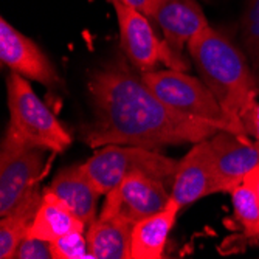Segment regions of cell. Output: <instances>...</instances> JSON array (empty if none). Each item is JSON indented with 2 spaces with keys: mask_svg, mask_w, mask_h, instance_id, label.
I'll list each match as a JSON object with an SVG mask.
<instances>
[{
  "mask_svg": "<svg viewBox=\"0 0 259 259\" xmlns=\"http://www.w3.org/2000/svg\"><path fill=\"white\" fill-rule=\"evenodd\" d=\"M171 202L164 180L146 172H132L126 176L113 190L106 194L100 218H118L137 224L155 214Z\"/></svg>",
  "mask_w": 259,
  "mask_h": 259,
  "instance_id": "obj_8",
  "label": "cell"
},
{
  "mask_svg": "<svg viewBox=\"0 0 259 259\" xmlns=\"http://www.w3.org/2000/svg\"><path fill=\"white\" fill-rule=\"evenodd\" d=\"M218 193L219 186L214 155L209 140L206 138L196 143L179 161L171 197L183 208Z\"/></svg>",
  "mask_w": 259,
  "mask_h": 259,
  "instance_id": "obj_11",
  "label": "cell"
},
{
  "mask_svg": "<svg viewBox=\"0 0 259 259\" xmlns=\"http://www.w3.org/2000/svg\"><path fill=\"white\" fill-rule=\"evenodd\" d=\"M186 50L200 79L213 92L231 120L244 127L241 115L259 95V81L247 55L211 25L199 31Z\"/></svg>",
  "mask_w": 259,
  "mask_h": 259,
  "instance_id": "obj_2",
  "label": "cell"
},
{
  "mask_svg": "<svg viewBox=\"0 0 259 259\" xmlns=\"http://www.w3.org/2000/svg\"><path fill=\"white\" fill-rule=\"evenodd\" d=\"M123 2H126L127 5H131V7L140 10L141 13H145L146 16H149L151 8H152L155 0H123Z\"/></svg>",
  "mask_w": 259,
  "mask_h": 259,
  "instance_id": "obj_24",
  "label": "cell"
},
{
  "mask_svg": "<svg viewBox=\"0 0 259 259\" xmlns=\"http://www.w3.org/2000/svg\"><path fill=\"white\" fill-rule=\"evenodd\" d=\"M148 17L160 27L163 39L180 56L190 40L209 25L196 0H155Z\"/></svg>",
  "mask_w": 259,
  "mask_h": 259,
  "instance_id": "obj_12",
  "label": "cell"
},
{
  "mask_svg": "<svg viewBox=\"0 0 259 259\" xmlns=\"http://www.w3.org/2000/svg\"><path fill=\"white\" fill-rule=\"evenodd\" d=\"M55 259H93L85 231H72L52 242Z\"/></svg>",
  "mask_w": 259,
  "mask_h": 259,
  "instance_id": "obj_20",
  "label": "cell"
},
{
  "mask_svg": "<svg viewBox=\"0 0 259 259\" xmlns=\"http://www.w3.org/2000/svg\"><path fill=\"white\" fill-rule=\"evenodd\" d=\"M179 161L155 149L129 145L101 146L81 168L101 196H106L126 176L141 171L157 179H174Z\"/></svg>",
  "mask_w": 259,
  "mask_h": 259,
  "instance_id": "obj_5",
  "label": "cell"
},
{
  "mask_svg": "<svg viewBox=\"0 0 259 259\" xmlns=\"http://www.w3.org/2000/svg\"><path fill=\"white\" fill-rule=\"evenodd\" d=\"M241 121L245 129V134L259 143V100H253L248 107L242 112Z\"/></svg>",
  "mask_w": 259,
  "mask_h": 259,
  "instance_id": "obj_22",
  "label": "cell"
},
{
  "mask_svg": "<svg viewBox=\"0 0 259 259\" xmlns=\"http://www.w3.org/2000/svg\"><path fill=\"white\" fill-rule=\"evenodd\" d=\"M141 78L164 104L174 110L208 121L219 129L245 134L244 127L231 120L202 79L172 68H155L141 73Z\"/></svg>",
  "mask_w": 259,
  "mask_h": 259,
  "instance_id": "obj_4",
  "label": "cell"
},
{
  "mask_svg": "<svg viewBox=\"0 0 259 259\" xmlns=\"http://www.w3.org/2000/svg\"><path fill=\"white\" fill-rule=\"evenodd\" d=\"M244 185H247L250 190H251V193L254 194V197H256V200L259 202V164L254 168V169H251L247 176H245V179H244Z\"/></svg>",
  "mask_w": 259,
  "mask_h": 259,
  "instance_id": "obj_23",
  "label": "cell"
},
{
  "mask_svg": "<svg viewBox=\"0 0 259 259\" xmlns=\"http://www.w3.org/2000/svg\"><path fill=\"white\" fill-rule=\"evenodd\" d=\"M49 188L85 227L98 218L97 208L101 194L85 176L81 164L61 169L53 177Z\"/></svg>",
  "mask_w": 259,
  "mask_h": 259,
  "instance_id": "obj_13",
  "label": "cell"
},
{
  "mask_svg": "<svg viewBox=\"0 0 259 259\" xmlns=\"http://www.w3.org/2000/svg\"><path fill=\"white\" fill-rule=\"evenodd\" d=\"M256 76H257V81H259V70H257V73H256Z\"/></svg>",
  "mask_w": 259,
  "mask_h": 259,
  "instance_id": "obj_25",
  "label": "cell"
},
{
  "mask_svg": "<svg viewBox=\"0 0 259 259\" xmlns=\"http://www.w3.org/2000/svg\"><path fill=\"white\" fill-rule=\"evenodd\" d=\"M182 206L171 197L166 208L138 221L132 227L131 259H160L168 244Z\"/></svg>",
  "mask_w": 259,
  "mask_h": 259,
  "instance_id": "obj_14",
  "label": "cell"
},
{
  "mask_svg": "<svg viewBox=\"0 0 259 259\" xmlns=\"http://www.w3.org/2000/svg\"><path fill=\"white\" fill-rule=\"evenodd\" d=\"M120 30V45L124 56L140 73L155 70L158 64L186 72L188 61L177 55L163 37H158L149 17L123 0H110Z\"/></svg>",
  "mask_w": 259,
  "mask_h": 259,
  "instance_id": "obj_6",
  "label": "cell"
},
{
  "mask_svg": "<svg viewBox=\"0 0 259 259\" xmlns=\"http://www.w3.org/2000/svg\"><path fill=\"white\" fill-rule=\"evenodd\" d=\"M13 259H55L52 242L27 236L16 248Z\"/></svg>",
  "mask_w": 259,
  "mask_h": 259,
  "instance_id": "obj_21",
  "label": "cell"
},
{
  "mask_svg": "<svg viewBox=\"0 0 259 259\" xmlns=\"http://www.w3.org/2000/svg\"><path fill=\"white\" fill-rule=\"evenodd\" d=\"M219 193H231L259 164V143L247 134L221 129L209 137Z\"/></svg>",
  "mask_w": 259,
  "mask_h": 259,
  "instance_id": "obj_9",
  "label": "cell"
},
{
  "mask_svg": "<svg viewBox=\"0 0 259 259\" xmlns=\"http://www.w3.org/2000/svg\"><path fill=\"white\" fill-rule=\"evenodd\" d=\"M234 222L242 231V239L250 244L259 242V202L247 185H239L230 193Z\"/></svg>",
  "mask_w": 259,
  "mask_h": 259,
  "instance_id": "obj_18",
  "label": "cell"
},
{
  "mask_svg": "<svg viewBox=\"0 0 259 259\" xmlns=\"http://www.w3.org/2000/svg\"><path fill=\"white\" fill-rule=\"evenodd\" d=\"M241 40L245 55L257 73L259 70V0H247L241 17Z\"/></svg>",
  "mask_w": 259,
  "mask_h": 259,
  "instance_id": "obj_19",
  "label": "cell"
},
{
  "mask_svg": "<svg viewBox=\"0 0 259 259\" xmlns=\"http://www.w3.org/2000/svg\"><path fill=\"white\" fill-rule=\"evenodd\" d=\"M0 59L11 72L44 85H58L59 75L52 61L37 44L16 30L2 17L0 20Z\"/></svg>",
  "mask_w": 259,
  "mask_h": 259,
  "instance_id": "obj_10",
  "label": "cell"
},
{
  "mask_svg": "<svg viewBox=\"0 0 259 259\" xmlns=\"http://www.w3.org/2000/svg\"><path fill=\"white\" fill-rule=\"evenodd\" d=\"M8 110L10 126L7 132L19 140L56 154L72 145V135L36 95L28 79L14 72L8 78Z\"/></svg>",
  "mask_w": 259,
  "mask_h": 259,
  "instance_id": "obj_3",
  "label": "cell"
},
{
  "mask_svg": "<svg viewBox=\"0 0 259 259\" xmlns=\"http://www.w3.org/2000/svg\"><path fill=\"white\" fill-rule=\"evenodd\" d=\"M93 120L84 129L92 148L129 145L158 151L164 146L199 143L219 127L164 104L134 72L127 58H116L97 70L89 81Z\"/></svg>",
  "mask_w": 259,
  "mask_h": 259,
  "instance_id": "obj_1",
  "label": "cell"
},
{
  "mask_svg": "<svg viewBox=\"0 0 259 259\" xmlns=\"http://www.w3.org/2000/svg\"><path fill=\"white\" fill-rule=\"evenodd\" d=\"M45 152L5 134L0 149V216L13 211L39 185Z\"/></svg>",
  "mask_w": 259,
  "mask_h": 259,
  "instance_id": "obj_7",
  "label": "cell"
},
{
  "mask_svg": "<svg viewBox=\"0 0 259 259\" xmlns=\"http://www.w3.org/2000/svg\"><path fill=\"white\" fill-rule=\"evenodd\" d=\"M85 225L70 211V208L47 188L42 194V202L27 236L53 242L58 238L72 231H85Z\"/></svg>",
  "mask_w": 259,
  "mask_h": 259,
  "instance_id": "obj_16",
  "label": "cell"
},
{
  "mask_svg": "<svg viewBox=\"0 0 259 259\" xmlns=\"http://www.w3.org/2000/svg\"><path fill=\"white\" fill-rule=\"evenodd\" d=\"M39 185L8 214L0 216V257L13 259L19 244L27 238L42 202Z\"/></svg>",
  "mask_w": 259,
  "mask_h": 259,
  "instance_id": "obj_17",
  "label": "cell"
},
{
  "mask_svg": "<svg viewBox=\"0 0 259 259\" xmlns=\"http://www.w3.org/2000/svg\"><path fill=\"white\" fill-rule=\"evenodd\" d=\"M134 224L118 218H97L87 228L85 236L93 259H131Z\"/></svg>",
  "mask_w": 259,
  "mask_h": 259,
  "instance_id": "obj_15",
  "label": "cell"
}]
</instances>
